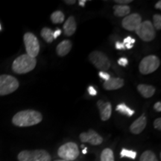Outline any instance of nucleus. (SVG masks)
<instances>
[{
	"instance_id": "6e6552de",
	"label": "nucleus",
	"mask_w": 161,
	"mask_h": 161,
	"mask_svg": "<svg viewBox=\"0 0 161 161\" xmlns=\"http://www.w3.org/2000/svg\"><path fill=\"white\" fill-rule=\"evenodd\" d=\"M23 40L27 52L26 54L30 57L35 58L40 52V44L37 37L33 33L27 32L24 35Z\"/></svg>"
},
{
	"instance_id": "4be33fe9",
	"label": "nucleus",
	"mask_w": 161,
	"mask_h": 161,
	"mask_svg": "<svg viewBox=\"0 0 161 161\" xmlns=\"http://www.w3.org/2000/svg\"><path fill=\"white\" fill-rule=\"evenodd\" d=\"M140 161H158V159L154 152L148 150L141 154Z\"/></svg>"
},
{
	"instance_id": "dca6fc26",
	"label": "nucleus",
	"mask_w": 161,
	"mask_h": 161,
	"mask_svg": "<svg viewBox=\"0 0 161 161\" xmlns=\"http://www.w3.org/2000/svg\"><path fill=\"white\" fill-rule=\"evenodd\" d=\"M72 47V42L69 40H63L62 42L58 44L56 48V52H57L58 55L60 57H64L66 55L69 54V52L71 51Z\"/></svg>"
},
{
	"instance_id": "bb28decb",
	"label": "nucleus",
	"mask_w": 161,
	"mask_h": 161,
	"mask_svg": "<svg viewBox=\"0 0 161 161\" xmlns=\"http://www.w3.org/2000/svg\"><path fill=\"white\" fill-rule=\"evenodd\" d=\"M98 75H99L100 78H102V79L106 81V80H109L110 78V76L108 73H107L105 72H103V71H101L99 72V73H98Z\"/></svg>"
},
{
	"instance_id": "5701e85b",
	"label": "nucleus",
	"mask_w": 161,
	"mask_h": 161,
	"mask_svg": "<svg viewBox=\"0 0 161 161\" xmlns=\"http://www.w3.org/2000/svg\"><path fill=\"white\" fill-rule=\"evenodd\" d=\"M64 14L63 12L60 11H56L51 14L50 19H51L52 22L54 24H58V23H62L64 21Z\"/></svg>"
},
{
	"instance_id": "e433bc0d",
	"label": "nucleus",
	"mask_w": 161,
	"mask_h": 161,
	"mask_svg": "<svg viewBox=\"0 0 161 161\" xmlns=\"http://www.w3.org/2000/svg\"><path fill=\"white\" fill-rule=\"evenodd\" d=\"M86 3V0H80V1L78 2V4H79V5L81 6V7H84Z\"/></svg>"
},
{
	"instance_id": "7ed1b4c3",
	"label": "nucleus",
	"mask_w": 161,
	"mask_h": 161,
	"mask_svg": "<svg viewBox=\"0 0 161 161\" xmlns=\"http://www.w3.org/2000/svg\"><path fill=\"white\" fill-rule=\"evenodd\" d=\"M19 161H51V155L44 149L24 150L18 154Z\"/></svg>"
},
{
	"instance_id": "f03ea898",
	"label": "nucleus",
	"mask_w": 161,
	"mask_h": 161,
	"mask_svg": "<svg viewBox=\"0 0 161 161\" xmlns=\"http://www.w3.org/2000/svg\"><path fill=\"white\" fill-rule=\"evenodd\" d=\"M37 65V60L35 58L30 57L27 54L22 55L14 60L12 69L15 73L25 74L31 72Z\"/></svg>"
},
{
	"instance_id": "f8f14e48",
	"label": "nucleus",
	"mask_w": 161,
	"mask_h": 161,
	"mask_svg": "<svg viewBox=\"0 0 161 161\" xmlns=\"http://www.w3.org/2000/svg\"><path fill=\"white\" fill-rule=\"evenodd\" d=\"M97 106L100 111V117L102 121L108 120L111 116L112 107L110 102H104L103 100H98Z\"/></svg>"
},
{
	"instance_id": "b1692460",
	"label": "nucleus",
	"mask_w": 161,
	"mask_h": 161,
	"mask_svg": "<svg viewBox=\"0 0 161 161\" xmlns=\"http://www.w3.org/2000/svg\"><path fill=\"white\" fill-rule=\"evenodd\" d=\"M121 158H128L134 160L136 157V152L132 150H128L126 148H122L120 152Z\"/></svg>"
},
{
	"instance_id": "0eeeda50",
	"label": "nucleus",
	"mask_w": 161,
	"mask_h": 161,
	"mask_svg": "<svg viewBox=\"0 0 161 161\" xmlns=\"http://www.w3.org/2000/svg\"><path fill=\"white\" fill-rule=\"evenodd\" d=\"M160 65V60L155 55H148L141 60L139 70L142 75H148L158 69Z\"/></svg>"
},
{
	"instance_id": "4468645a",
	"label": "nucleus",
	"mask_w": 161,
	"mask_h": 161,
	"mask_svg": "<svg viewBox=\"0 0 161 161\" xmlns=\"http://www.w3.org/2000/svg\"><path fill=\"white\" fill-rule=\"evenodd\" d=\"M124 86V80L119 78H111L104 81V88L107 90H116Z\"/></svg>"
},
{
	"instance_id": "a19ab883",
	"label": "nucleus",
	"mask_w": 161,
	"mask_h": 161,
	"mask_svg": "<svg viewBox=\"0 0 161 161\" xmlns=\"http://www.w3.org/2000/svg\"><path fill=\"white\" fill-rule=\"evenodd\" d=\"M55 161H66V160H55Z\"/></svg>"
},
{
	"instance_id": "ea45409f",
	"label": "nucleus",
	"mask_w": 161,
	"mask_h": 161,
	"mask_svg": "<svg viewBox=\"0 0 161 161\" xmlns=\"http://www.w3.org/2000/svg\"><path fill=\"white\" fill-rule=\"evenodd\" d=\"M135 39H134V38H131V40H130V43H131V44H134V43H135Z\"/></svg>"
},
{
	"instance_id": "2f4dec72",
	"label": "nucleus",
	"mask_w": 161,
	"mask_h": 161,
	"mask_svg": "<svg viewBox=\"0 0 161 161\" xmlns=\"http://www.w3.org/2000/svg\"><path fill=\"white\" fill-rule=\"evenodd\" d=\"M154 108L156 111L160 112L161 111V102H156L154 105Z\"/></svg>"
},
{
	"instance_id": "cd10ccee",
	"label": "nucleus",
	"mask_w": 161,
	"mask_h": 161,
	"mask_svg": "<svg viewBox=\"0 0 161 161\" xmlns=\"http://www.w3.org/2000/svg\"><path fill=\"white\" fill-rule=\"evenodd\" d=\"M154 127L157 130H161V118H158L154 120Z\"/></svg>"
},
{
	"instance_id": "ddd939ff",
	"label": "nucleus",
	"mask_w": 161,
	"mask_h": 161,
	"mask_svg": "<svg viewBox=\"0 0 161 161\" xmlns=\"http://www.w3.org/2000/svg\"><path fill=\"white\" fill-rule=\"evenodd\" d=\"M147 125V119L145 114H142L134 121L130 126V130L134 134H140L143 131Z\"/></svg>"
},
{
	"instance_id": "aec40b11",
	"label": "nucleus",
	"mask_w": 161,
	"mask_h": 161,
	"mask_svg": "<svg viewBox=\"0 0 161 161\" xmlns=\"http://www.w3.org/2000/svg\"><path fill=\"white\" fill-rule=\"evenodd\" d=\"M116 111L121 113V114H124V115L130 116V117L135 114V111H134V110L130 109V108H128V107L124 103L118 104L116 108Z\"/></svg>"
},
{
	"instance_id": "a211bd4d",
	"label": "nucleus",
	"mask_w": 161,
	"mask_h": 161,
	"mask_svg": "<svg viewBox=\"0 0 161 161\" xmlns=\"http://www.w3.org/2000/svg\"><path fill=\"white\" fill-rule=\"evenodd\" d=\"M114 15L116 17H122L125 16H128L130 13V8L128 5H116L114 6Z\"/></svg>"
},
{
	"instance_id": "9b49d317",
	"label": "nucleus",
	"mask_w": 161,
	"mask_h": 161,
	"mask_svg": "<svg viewBox=\"0 0 161 161\" xmlns=\"http://www.w3.org/2000/svg\"><path fill=\"white\" fill-rule=\"evenodd\" d=\"M79 138L82 142H88L92 146H98L103 142V138L92 129L80 134Z\"/></svg>"
},
{
	"instance_id": "4c0bfd02",
	"label": "nucleus",
	"mask_w": 161,
	"mask_h": 161,
	"mask_svg": "<svg viewBox=\"0 0 161 161\" xmlns=\"http://www.w3.org/2000/svg\"><path fill=\"white\" fill-rule=\"evenodd\" d=\"M155 8L159 10L161 9V1H158V3L155 4Z\"/></svg>"
},
{
	"instance_id": "c9c22d12",
	"label": "nucleus",
	"mask_w": 161,
	"mask_h": 161,
	"mask_svg": "<svg viewBox=\"0 0 161 161\" xmlns=\"http://www.w3.org/2000/svg\"><path fill=\"white\" fill-rule=\"evenodd\" d=\"M124 45H125V49H132L133 46H134V45H133V44L130 43H126V44H124Z\"/></svg>"
},
{
	"instance_id": "6ab92c4d",
	"label": "nucleus",
	"mask_w": 161,
	"mask_h": 161,
	"mask_svg": "<svg viewBox=\"0 0 161 161\" xmlns=\"http://www.w3.org/2000/svg\"><path fill=\"white\" fill-rule=\"evenodd\" d=\"M53 34L54 31H52L51 29L47 27H44L43 29L41 30V32H40V35H41V37L43 38V40H45L47 43H52L54 40L53 37Z\"/></svg>"
},
{
	"instance_id": "c85d7f7f",
	"label": "nucleus",
	"mask_w": 161,
	"mask_h": 161,
	"mask_svg": "<svg viewBox=\"0 0 161 161\" xmlns=\"http://www.w3.org/2000/svg\"><path fill=\"white\" fill-rule=\"evenodd\" d=\"M115 2L116 3H119V5H127L128 4L131 3H132V0H116Z\"/></svg>"
},
{
	"instance_id": "39448f33",
	"label": "nucleus",
	"mask_w": 161,
	"mask_h": 161,
	"mask_svg": "<svg viewBox=\"0 0 161 161\" xmlns=\"http://www.w3.org/2000/svg\"><path fill=\"white\" fill-rule=\"evenodd\" d=\"M19 84L17 79L9 75H0V96H6L16 91Z\"/></svg>"
},
{
	"instance_id": "58836bf2",
	"label": "nucleus",
	"mask_w": 161,
	"mask_h": 161,
	"mask_svg": "<svg viewBox=\"0 0 161 161\" xmlns=\"http://www.w3.org/2000/svg\"><path fill=\"white\" fill-rule=\"evenodd\" d=\"M82 153H83L84 154H86V153H87V148H86V147H84L83 151H82Z\"/></svg>"
},
{
	"instance_id": "393cba45",
	"label": "nucleus",
	"mask_w": 161,
	"mask_h": 161,
	"mask_svg": "<svg viewBox=\"0 0 161 161\" xmlns=\"http://www.w3.org/2000/svg\"><path fill=\"white\" fill-rule=\"evenodd\" d=\"M153 22H154V28L157 30L161 29V16L160 14H154L153 16Z\"/></svg>"
},
{
	"instance_id": "20e7f679",
	"label": "nucleus",
	"mask_w": 161,
	"mask_h": 161,
	"mask_svg": "<svg viewBox=\"0 0 161 161\" xmlns=\"http://www.w3.org/2000/svg\"><path fill=\"white\" fill-rule=\"evenodd\" d=\"M79 153L78 145L73 142H69L62 145L58 150V156L66 161L75 160L79 156Z\"/></svg>"
},
{
	"instance_id": "a878e982",
	"label": "nucleus",
	"mask_w": 161,
	"mask_h": 161,
	"mask_svg": "<svg viewBox=\"0 0 161 161\" xmlns=\"http://www.w3.org/2000/svg\"><path fill=\"white\" fill-rule=\"evenodd\" d=\"M118 64L122 66H126L128 64V60L126 58H121L118 60Z\"/></svg>"
},
{
	"instance_id": "7c9ffc66",
	"label": "nucleus",
	"mask_w": 161,
	"mask_h": 161,
	"mask_svg": "<svg viewBox=\"0 0 161 161\" xmlns=\"http://www.w3.org/2000/svg\"><path fill=\"white\" fill-rule=\"evenodd\" d=\"M115 47L116 49H119V50H121V49H125V45L122 43H121V42H116V45H115Z\"/></svg>"
},
{
	"instance_id": "f3484780",
	"label": "nucleus",
	"mask_w": 161,
	"mask_h": 161,
	"mask_svg": "<svg viewBox=\"0 0 161 161\" xmlns=\"http://www.w3.org/2000/svg\"><path fill=\"white\" fill-rule=\"evenodd\" d=\"M137 90L141 95L146 98L152 97V96L154 95V92L156 91V89L154 86L144 84H139L137 86Z\"/></svg>"
},
{
	"instance_id": "c756f323",
	"label": "nucleus",
	"mask_w": 161,
	"mask_h": 161,
	"mask_svg": "<svg viewBox=\"0 0 161 161\" xmlns=\"http://www.w3.org/2000/svg\"><path fill=\"white\" fill-rule=\"evenodd\" d=\"M88 92H89L90 95L91 96L97 95V91H96V90L92 86H90L89 87H88Z\"/></svg>"
},
{
	"instance_id": "473e14b6",
	"label": "nucleus",
	"mask_w": 161,
	"mask_h": 161,
	"mask_svg": "<svg viewBox=\"0 0 161 161\" xmlns=\"http://www.w3.org/2000/svg\"><path fill=\"white\" fill-rule=\"evenodd\" d=\"M60 34H61V30L59 29H58L56 31H54V34H53L54 39H57V38L60 35Z\"/></svg>"
},
{
	"instance_id": "f704fd0d",
	"label": "nucleus",
	"mask_w": 161,
	"mask_h": 161,
	"mask_svg": "<svg viewBox=\"0 0 161 161\" xmlns=\"http://www.w3.org/2000/svg\"><path fill=\"white\" fill-rule=\"evenodd\" d=\"M64 3H65L66 4H67V5H74L76 2H75V0H65V1H64Z\"/></svg>"
},
{
	"instance_id": "f257e3e1",
	"label": "nucleus",
	"mask_w": 161,
	"mask_h": 161,
	"mask_svg": "<svg viewBox=\"0 0 161 161\" xmlns=\"http://www.w3.org/2000/svg\"><path fill=\"white\" fill-rule=\"evenodd\" d=\"M43 120V116L39 111L25 110L18 112L12 119V123L17 127H30L39 124Z\"/></svg>"
},
{
	"instance_id": "412c9836",
	"label": "nucleus",
	"mask_w": 161,
	"mask_h": 161,
	"mask_svg": "<svg viewBox=\"0 0 161 161\" xmlns=\"http://www.w3.org/2000/svg\"><path fill=\"white\" fill-rule=\"evenodd\" d=\"M101 161H115L113 151L109 148H104L101 154Z\"/></svg>"
},
{
	"instance_id": "9d476101",
	"label": "nucleus",
	"mask_w": 161,
	"mask_h": 161,
	"mask_svg": "<svg viewBox=\"0 0 161 161\" xmlns=\"http://www.w3.org/2000/svg\"><path fill=\"white\" fill-rule=\"evenodd\" d=\"M142 23V17L139 14H132L126 16L122 19V25L123 29L130 31H134Z\"/></svg>"
},
{
	"instance_id": "1a4fd4ad",
	"label": "nucleus",
	"mask_w": 161,
	"mask_h": 161,
	"mask_svg": "<svg viewBox=\"0 0 161 161\" xmlns=\"http://www.w3.org/2000/svg\"><path fill=\"white\" fill-rule=\"evenodd\" d=\"M90 61L96 68L104 72L110 67V61L105 54L100 51H93L89 55Z\"/></svg>"
},
{
	"instance_id": "423d86ee",
	"label": "nucleus",
	"mask_w": 161,
	"mask_h": 161,
	"mask_svg": "<svg viewBox=\"0 0 161 161\" xmlns=\"http://www.w3.org/2000/svg\"><path fill=\"white\" fill-rule=\"evenodd\" d=\"M138 37L143 41H152L156 37V30L149 20L142 22L135 30Z\"/></svg>"
},
{
	"instance_id": "2eb2a0df",
	"label": "nucleus",
	"mask_w": 161,
	"mask_h": 161,
	"mask_svg": "<svg viewBox=\"0 0 161 161\" xmlns=\"http://www.w3.org/2000/svg\"><path fill=\"white\" fill-rule=\"evenodd\" d=\"M64 31L66 36H72L75 33L76 31V28H77V25H76V22L75 19V17L73 16H70V17L66 19V21L64 24Z\"/></svg>"
},
{
	"instance_id": "72a5a7b5",
	"label": "nucleus",
	"mask_w": 161,
	"mask_h": 161,
	"mask_svg": "<svg viewBox=\"0 0 161 161\" xmlns=\"http://www.w3.org/2000/svg\"><path fill=\"white\" fill-rule=\"evenodd\" d=\"M131 37H130V36H128V37H125L124 39V40H123V44H126V43H130V40H131Z\"/></svg>"
}]
</instances>
